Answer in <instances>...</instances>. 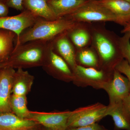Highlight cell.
Here are the masks:
<instances>
[{
	"mask_svg": "<svg viewBox=\"0 0 130 130\" xmlns=\"http://www.w3.org/2000/svg\"><path fill=\"white\" fill-rule=\"evenodd\" d=\"M116 17L117 24L125 26L130 21V3L123 0H98Z\"/></svg>",
	"mask_w": 130,
	"mask_h": 130,
	"instance_id": "cell-15",
	"label": "cell"
},
{
	"mask_svg": "<svg viewBox=\"0 0 130 130\" xmlns=\"http://www.w3.org/2000/svg\"><path fill=\"white\" fill-rule=\"evenodd\" d=\"M122 103L126 111L130 118V92L128 96L122 101Z\"/></svg>",
	"mask_w": 130,
	"mask_h": 130,
	"instance_id": "cell-28",
	"label": "cell"
},
{
	"mask_svg": "<svg viewBox=\"0 0 130 130\" xmlns=\"http://www.w3.org/2000/svg\"><path fill=\"white\" fill-rule=\"evenodd\" d=\"M41 126L32 120L20 118L12 112H0V130H26Z\"/></svg>",
	"mask_w": 130,
	"mask_h": 130,
	"instance_id": "cell-14",
	"label": "cell"
},
{
	"mask_svg": "<svg viewBox=\"0 0 130 130\" xmlns=\"http://www.w3.org/2000/svg\"><path fill=\"white\" fill-rule=\"evenodd\" d=\"M39 17L27 10L12 16L0 18V29L12 31L16 34L15 42L24 31L32 26Z\"/></svg>",
	"mask_w": 130,
	"mask_h": 130,
	"instance_id": "cell-9",
	"label": "cell"
},
{
	"mask_svg": "<svg viewBox=\"0 0 130 130\" xmlns=\"http://www.w3.org/2000/svg\"><path fill=\"white\" fill-rule=\"evenodd\" d=\"M66 130H108L97 123L76 128H67Z\"/></svg>",
	"mask_w": 130,
	"mask_h": 130,
	"instance_id": "cell-26",
	"label": "cell"
},
{
	"mask_svg": "<svg viewBox=\"0 0 130 130\" xmlns=\"http://www.w3.org/2000/svg\"><path fill=\"white\" fill-rule=\"evenodd\" d=\"M130 32H125L123 36L119 37L120 47L124 59L130 66Z\"/></svg>",
	"mask_w": 130,
	"mask_h": 130,
	"instance_id": "cell-23",
	"label": "cell"
},
{
	"mask_svg": "<svg viewBox=\"0 0 130 130\" xmlns=\"http://www.w3.org/2000/svg\"><path fill=\"white\" fill-rule=\"evenodd\" d=\"M92 41L100 60L101 69L113 71L124 59L120 47L119 37L107 29L105 23H90Z\"/></svg>",
	"mask_w": 130,
	"mask_h": 130,
	"instance_id": "cell-1",
	"label": "cell"
},
{
	"mask_svg": "<svg viewBox=\"0 0 130 130\" xmlns=\"http://www.w3.org/2000/svg\"><path fill=\"white\" fill-rule=\"evenodd\" d=\"M17 69L13 80L12 94L26 96L31 90L35 78L27 71Z\"/></svg>",
	"mask_w": 130,
	"mask_h": 130,
	"instance_id": "cell-16",
	"label": "cell"
},
{
	"mask_svg": "<svg viewBox=\"0 0 130 130\" xmlns=\"http://www.w3.org/2000/svg\"><path fill=\"white\" fill-rule=\"evenodd\" d=\"M77 23L64 18L48 20L39 18L32 26L21 33L18 40L15 41L14 47L31 41H52Z\"/></svg>",
	"mask_w": 130,
	"mask_h": 130,
	"instance_id": "cell-3",
	"label": "cell"
},
{
	"mask_svg": "<svg viewBox=\"0 0 130 130\" xmlns=\"http://www.w3.org/2000/svg\"><path fill=\"white\" fill-rule=\"evenodd\" d=\"M106 116H111L115 130H130V118L123 107L122 102L107 106Z\"/></svg>",
	"mask_w": 130,
	"mask_h": 130,
	"instance_id": "cell-18",
	"label": "cell"
},
{
	"mask_svg": "<svg viewBox=\"0 0 130 130\" xmlns=\"http://www.w3.org/2000/svg\"><path fill=\"white\" fill-rule=\"evenodd\" d=\"M16 37L12 31L0 29V65L8 60L14 50Z\"/></svg>",
	"mask_w": 130,
	"mask_h": 130,
	"instance_id": "cell-20",
	"label": "cell"
},
{
	"mask_svg": "<svg viewBox=\"0 0 130 130\" xmlns=\"http://www.w3.org/2000/svg\"><path fill=\"white\" fill-rule=\"evenodd\" d=\"M24 0H6V4L8 7H11L19 11H24Z\"/></svg>",
	"mask_w": 130,
	"mask_h": 130,
	"instance_id": "cell-25",
	"label": "cell"
},
{
	"mask_svg": "<svg viewBox=\"0 0 130 130\" xmlns=\"http://www.w3.org/2000/svg\"><path fill=\"white\" fill-rule=\"evenodd\" d=\"M2 65H0V71H1V69L2 68Z\"/></svg>",
	"mask_w": 130,
	"mask_h": 130,
	"instance_id": "cell-32",
	"label": "cell"
},
{
	"mask_svg": "<svg viewBox=\"0 0 130 130\" xmlns=\"http://www.w3.org/2000/svg\"><path fill=\"white\" fill-rule=\"evenodd\" d=\"M123 1H125L127 2L130 3V0H123Z\"/></svg>",
	"mask_w": 130,
	"mask_h": 130,
	"instance_id": "cell-31",
	"label": "cell"
},
{
	"mask_svg": "<svg viewBox=\"0 0 130 130\" xmlns=\"http://www.w3.org/2000/svg\"><path fill=\"white\" fill-rule=\"evenodd\" d=\"M49 75L60 81L72 82L74 73L68 64L53 50L51 46L49 50L43 66Z\"/></svg>",
	"mask_w": 130,
	"mask_h": 130,
	"instance_id": "cell-7",
	"label": "cell"
},
{
	"mask_svg": "<svg viewBox=\"0 0 130 130\" xmlns=\"http://www.w3.org/2000/svg\"><path fill=\"white\" fill-rule=\"evenodd\" d=\"M53 50L68 64L73 72L77 64L76 61L77 50L69 39L67 31L61 33L51 41Z\"/></svg>",
	"mask_w": 130,
	"mask_h": 130,
	"instance_id": "cell-11",
	"label": "cell"
},
{
	"mask_svg": "<svg viewBox=\"0 0 130 130\" xmlns=\"http://www.w3.org/2000/svg\"></svg>",
	"mask_w": 130,
	"mask_h": 130,
	"instance_id": "cell-35",
	"label": "cell"
},
{
	"mask_svg": "<svg viewBox=\"0 0 130 130\" xmlns=\"http://www.w3.org/2000/svg\"><path fill=\"white\" fill-rule=\"evenodd\" d=\"M41 130H50L48 129H46H46H41Z\"/></svg>",
	"mask_w": 130,
	"mask_h": 130,
	"instance_id": "cell-33",
	"label": "cell"
},
{
	"mask_svg": "<svg viewBox=\"0 0 130 130\" xmlns=\"http://www.w3.org/2000/svg\"><path fill=\"white\" fill-rule=\"evenodd\" d=\"M23 5L25 10L39 18L48 20L59 19L49 6L48 0H24Z\"/></svg>",
	"mask_w": 130,
	"mask_h": 130,
	"instance_id": "cell-19",
	"label": "cell"
},
{
	"mask_svg": "<svg viewBox=\"0 0 130 130\" xmlns=\"http://www.w3.org/2000/svg\"><path fill=\"white\" fill-rule=\"evenodd\" d=\"M0 1H4V2H5V1H6V0H0Z\"/></svg>",
	"mask_w": 130,
	"mask_h": 130,
	"instance_id": "cell-34",
	"label": "cell"
},
{
	"mask_svg": "<svg viewBox=\"0 0 130 130\" xmlns=\"http://www.w3.org/2000/svg\"><path fill=\"white\" fill-rule=\"evenodd\" d=\"M107 108V106L98 102L72 111L68 120L67 129L97 123L106 116Z\"/></svg>",
	"mask_w": 130,
	"mask_h": 130,
	"instance_id": "cell-6",
	"label": "cell"
},
{
	"mask_svg": "<svg viewBox=\"0 0 130 130\" xmlns=\"http://www.w3.org/2000/svg\"><path fill=\"white\" fill-rule=\"evenodd\" d=\"M90 0H48L49 6L58 19L76 11Z\"/></svg>",
	"mask_w": 130,
	"mask_h": 130,
	"instance_id": "cell-17",
	"label": "cell"
},
{
	"mask_svg": "<svg viewBox=\"0 0 130 130\" xmlns=\"http://www.w3.org/2000/svg\"><path fill=\"white\" fill-rule=\"evenodd\" d=\"M108 94L109 104L121 102L130 92V83L127 77L116 70L114 71L112 78L103 89Z\"/></svg>",
	"mask_w": 130,
	"mask_h": 130,
	"instance_id": "cell-10",
	"label": "cell"
},
{
	"mask_svg": "<svg viewBox=\"0 0 130 130\" xmlns=\"http://www.w3.org/2000/svg\"><path fill=\"white\" fill-rule=\"evenodd\" d=\"M113 71L77 65L73 72L74 78L72 82L79 87L89 86L96 89H103L106 84L112 79Z\"/></svg>",
	"mask_w": 130,
	"mask_h": 130,
	"instance_id": "cell-5",
	"label": "cell"
},
{
	"mask_svg": "<svg viewBox=\"0 0 130 130\" xmlns=\"http://www.w3.org/2000/svg\"><path fill=\"white\" fill-rule=\"evenodd\" d=\"M26 96L12 94L11 97V110L12 112L19 118L27 119L30 111L27 108Z\"/></svg>",
	"mask_w": 130,
	"mask_h": 130,
	"instance_id": "cell-22",
	"label": "cell"
},
{
	"mask_svg": "<svg viewBox=\"0 0 130 130\" xmlns=\"http://www.w3.org/2000/svg\"><path fill=\"white\" fill-rule=\"evenodd\" d=\"M15 71L9 67H2L0 71V112H12L10 103Z\"/></svg>",
	"mask_w": 130,
	"mask_h": 130,
	"instance_id": "cell-12",
	"label": "cell"
},
{
	"mask_svg": "<svg viewBox=\"0 0 130 130\" xmlns=\"http://www.w3.org/2000/svg\"><path fill=\"white\" fill-rule=\"evenodd\" d=\"M128 32H130V21L124 26V29L121 31V33H123Z\"/></svg>",
	"mask_w": 130,
	"mask_h": 130,
	"instance_id": "cell-29",
	"label": "cell"
},
{
	"mask_svg": "<svg viewBox=\"0 0 130 130\" xmlns=\"http://www.w3.org/2000/svg\"><path fill=\"white\" fill-rule=\"evenodd\" d=\"M9 7L5 2L0 1V18L8 16Z\"/></svg>",
	"mask_w": 130,
	"mask_h": 130,
	"instance_id": "cell-27",
	"label": "cell"
},
{
	"mask_svg": "<svg viewBox=\"0 0 130 130\" xmlns=\"http://www.w3.org/2000/svg\"><path fill=\"white\" fill-rule=\"evenodd\" d=\"M76 61L77 65L83 67L101 69L98 55L91 46L77 50Z\"/></svg>",
	"mask_w": 130,
	"mask_h": 130,
	"instance_id": "cell-21",
	"label": "cell"
},
{
	"mask_svg": "<svg viewBox=\"0 0 130 130\" xmlns=\"http://www.w3.org/2000/svg\"></svg>",
	"mask_w": 130,
	"mask_h": 130,
	"instance_id": "cell-36",
	"label": "cell"
},
{
	"mask_svg": "<svg viewBox=\"0 0 130 130\" xmlns=\"http://www.w3.org/2000/svg\"><path fill=\"white\" fill-rule=\"evenodd\" d=\"M69 39L76 50L91 45L92 33L90 23L79 22L67 31Z\"/></svg>",
	"mask_w": 130,
	"mask_h": 130,
	"instance_id": "cell-13",
	"label": "cell"
},
{
	"mask_svg": "<svg viewBox=\"0 0 130 130\" xmlns=\"http://www.w3.org/2000/svg\"><path fill=\"white\" fill-rule=\"evenodd\" d=\"M115 69L122 74H124L130 83V66L127 61L124 59L116 66Z\"/></svg>",
	"mask_w": 130,
	"mask_h": 130,
	"instance_id": "cell-24",
	"label": "cell"
},
{
	"mask_svg": "<svg viewBox=\"0 0 130 130\" xmlns=\"http://www.w3.org/2000/svg\"><path fill=\"white\" fill-rule=\"evenodd\" d=\"M51 47V41H31L14 47L7 62L2 67L13 68L42 67Z\"/></svg>",
	"mask_w": 130,
	"mask_h": 130,
	"instance_id": "cell-2",
	"label": "cell"
},
{
	"mask_svg": "<svg viewBox=\"0 0 130 130\" xmlns=\"http://www.w3.org/2000/svg\"><path fill=\"white\" fill-rule=\"evenodd\" d=\"M62 18L77 23L111 21L117 24L118 22L116 16L98 0H90L76 11Z\"/></svg>",
	"mask_w": 130,
	"mask_h": 130,
	"instance_id": "cell-4",
	"label": "cell"
},
{
	"mask_svg": "<svg viewBox=\"0 0 130 130\" xmlns=\"http://www.w3.org/2000/svg\"><path fill=\"white\" fill-rule=\"evenodd\" d=\"M72 111L45 112L31 111L27 119L32 120L50 130H66Z\"/></svg>",
	"mask_w": 130,
	"mask_h": 130,
	"instance_id": "cell-8",
	"label": "cell"
},
{
	"mask_svg": "<svg viewBox=\"0 0 130 130\" xmlns=\"http://www.w3.org/2000/svg\"><path fill=\"white\" fill-rule=\"evenodd\" d=\"M41 129V126H39V127H36V128H31V129H29L26 130H40Z\"/></svg>",
	"mask_w": 130,
	"mask_h": 130,
	"instance_id": "cell-30",
	"label": "cell"
}]
</instances>
